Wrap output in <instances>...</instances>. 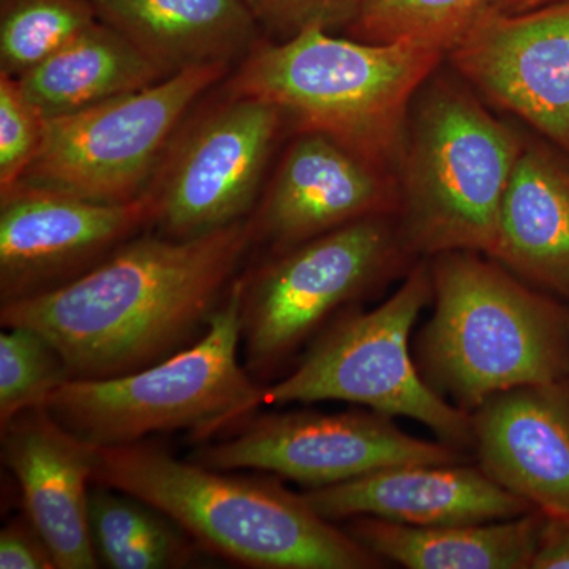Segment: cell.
<instances>
[{
  "instance_id": "10",
  "label": "cell",
  "mask_w": 569,
  "mask_h": 569,
  "mask_svg": "<svg viewBox=\"0 0 569 569\" xmlns=\"http://www.w3.org/2000/svg\"><path fill=\"white\" fill-rule=\"evenodd\" d=\"M213 470H254L307 489L411 463L466 462V451L445 441L411 437L377 411L250 415L233 437L206 443L189 458Z\"/></svg>"
},
{
  "instance_id": "6",
  "label": "cell",
  "mask_w": 569,
  "mask_h": 569,
  "mask_svg": "<svg viewBox=\"0 0 569 569\" xmlns=\"http://www.w3.org/2000/svg\"><path fill=\"white\" fill-rule=\"evenodd\" d=\"M246 277L238 276L193 346L127 376L67 380L43 402L92 447H121L189 430L208 441L258 410L260 385L239 362Z\"/></svg>"
},
{
  "instance_id": "2",
  "label": "cell",
  "mask_w": 569,
  "mask_h": 569,
  "mask_svg": "<svg viewBox=\"0 0 569 569\" xmlns=\"http://www.w3.org/2000/svg\"><path fill=\"white\" fill-rule=\"evenodd\" d=\"M92 485L173 519L208 552L258 569H377L385 561L271 478L176 459L151 441L96 448Z\"/></svg>"
},
{
  "instance_id": "3",
  "label": "cell",
  "mask_w": 569,
  "mask_h": 569,
  "mask_svg": "<svg viewBox=\"0 0 569 569\" xmlns=\"http://www.w3.org/2000/svg\"><path fill=\"white\" fill-rule=\"evenodd\" d=\"M447 61L425 43H369L323 28L258 41L223 92L274 104L299 133L323 134L396 171L408 112L421 86Z\"/></svg>"
},
{
  "instance_id": "15",
  "label": "cell",
  "mask_w": 569,
  "mask_h": 569,
  "mask_svg": "<svg viewBox=\"0 0 569 569\" xmlns=\"http://www.w3.org/2000/svg\"><path fill=\"white\" fill-rule=\"evenodd\" d=\"M471 422L490 479L548 518H569V381L498 392Z\"/></svg>"
},
{
  "instance_id": "18",
  "label": "cell",
  "mask_w": 569,
  "mask_h": 569,
  "mask_svg": "<svg viewBox=\"0 0 569 569\" xmlns=\"http://www.w3.org/2000/svg\"><path fill=\"white\" fill-rule=\"evenodd\" d=\"M97 20L126 37L164 78L242 61L263 31L242 0H92Z\"/></svg>"
},
{
  "instance_id": "25",
  "label": "cell",
  "mask_w": 569,
  "mask_h": 569,
  "mask_svg": "<svg viewBox=\"0 0 569 569\" xmlns=\"http://www.w3.org/2000/svg\"><path fill=\"white\" fill-rule=\"evenodd\" d=\"M67 380L66 361L47 337L28 326H9L0 335V427L43 406Z\"/></svg>"
},
{
  "instance_id": "12",
  "label": "cell",
  "mask_w": 569,
  "mask_h": 569,
  "mask_svg": "<svg viewBox=\"0 0 569 569\" xmlns=\"http://www.w3.org/2000/svg\"><path fill=\"white\" fill-rule=\"evenodd\" d=\"M146 192L102 203L31 181L0 189V306L63 287L153 227Z\"/></svg>"
},
{
  "instance_id": "16",
  "label": "cell",
  "mask_w": 569,
  "mask_h": 569,
  "mask_svg": "<svg viewBox=\"0 0 569 569\" xmlns=\"http://www.w3.org/2000/svg\"><path fill=\"white\" fill-rule=\"evenodd\" d=\"M2 429V460L20 485L24 512L48 542L58 569H93L89 527L96 447L33 407Z\"/></svg>"
},
{
  "instance_id": "30",
  "label": "cell",
  "mask_w": 569,
  "mask_h": 569,
  "mask_svg": "<svg viewBox=\"0 0 569 569\" xmlns=\"http://www.w3.org/2000/svg\"><path fill=\"white\" fill-rule=\"evenodd\" d=\"M560 2H568V0H488V7L500 11V13H523V11L537 10Z\"/></svg>"
},
{
  "instance_id": "19",
  "label": "cell",
  "mask_w": 569,
  "mask_h": 569,
  "mask_svg": "<svg viewBox=\"0 0 569 569\" xmlns=\"http://www.w3.org/2000/svg\"><path fill=\"white\" fill-rule=\"evenodd\" d=\"M493 260L569 301V159L526 141L501 204Z\"/></svg>"
},
{
  "instance_id": "21",
  "label": "cell",
  "mask_w": 569,
  "mask_h": 569,
  "mask_svg": "<svg viewBox=\"0 0 569 569\" xmlns=\"http://www.w3.org/2000/svg\"><path fill=\"white\" fill-rule=\"evenodd\" d=\"M164 80L126 37L97 20L66 47L18 78L44 119L71 114Z\"/></svg>"
},
{
  "instance_id": "20",
  "label": "cell",
  "mask_w": 569,
  "mask_h": 569,
  "mask_svg": "<svg viewBox=\"0 0 569 569\" xmlns=\"http://www.w3.org/2000/svg\"><path fill=\"white\" fill-rule=\"evenodd\" d=\"M545 515L417 527L359 516L343 527L381 560L410 569H531Z\"/></svg>"
},
{
  "instance_id": "9",
  "label": "cell",
  "mask_w": 569,
  "mask_h": 569,
  "mask_svg": "<svg viewBox=\"0 0 569 569\" xmlns=\"http://www.w3.org/2000/svg\"><path fill=\"white\" fill-rule=\"evenodd\" d=\"M233 66L193 67L84 110L47 119L24 181L102 203H129L151 186L176 130Z\"/></svg>"
},
{
  "instance_id": "27",
  "label": "cell",
  "mask_w": 569,
  "mask_h": 569,
  "mask_svg": "<svg viewBox=\"0 0 569 569\" xmlns=\"http://www.w3.org/2000/svg\"><path fill=\"white\" fill-rule=\"evenodd\" d=\"M269 40L282 41L306 29L346 32L359 0H242Z\"/></svg>"
},
{
  "instance_id": "5",
  "label": "cell",
  "mask_w": 569,
  "mask_h": 569,
  "mask_svg": "<svg viewBox=\"0 0 569 569\" xmlns=\"http://www.w3.org/2000/svg\"><path fill=\"white\" fill-rule=\"evenodd\" d=\"M443 67L408 112L396 170L397 222L413 257L462 250L492 257L501 204L527 140Z\"/></svg>"
},
{
  "instance_id": "11",
  "label": "cell",
  "mask_w": 569,
  "mask_h": 569,
  "mask_svg": "<svg viewBox=\"0 0 569 569\" xmlns=\"http://www.w3.org/2000/svg\"><path fill=\"white\" fill-rule=\"evenodd\" d=\"M283 121L274 104L224 93L179 133L148 189L159 234L192 239L247 219Z\"/></svg>"
},
{
  "instance_id": "28",
  "label": "cell",
  "mask_w": 569,
  "mask_h": 569,
  "mask_svg": "<svg viewBox=\"0 0 569 569\" xmlns=\"http://www.w3.org/2000/svg\"><path fill=\"white\" fill-rule=\"evenodd\" d=\"M0 568H58L52 550L29 516H17L0 531Z\"/></svg>"
},
{
  "instance_id": "4",
  "label": "cell",
  "mask_w": 569,
  "mask_h": 569,
  "mask_svg": "<svg viewBox=\"0 0 569 569\" xmlns=\"http://www.w3.org/2000/svg\"><path fill=\"white\" fill-rule=\"evenodd\" d=\"M433 313L417 365L438 395L477 410L498 392L569 381V309L488 254L427 258Z\"/></svg>"
},
{
  "instance_id": "24",
  "label": "cell",
  "mask_w": 569,
  "mask_h": 569,
  "mask_svg": "<svg viewBox=\"0 0 569 569\" xmlns=\"http://www.w3.org/2000/svg\"><path fill=\"white\" fill-rule=\"evenodd\" d=\"M488 0H359L346 33L369 43L411 41L449 51Z\"/></svg>"
},
{
  "instance_id": "7",
  "label": "cell",
  "mask_w": 569,
  "mask_h": 569,
  "mask_svg": "<svg viewBox=\"0 0 569 569\" xmlns=\"http://www.w3.org/2000/svg\"><path fill=\"white\" fill-rule=\"evenodd\" d=\"M429 302L430 266L419 261L376 309L351 310L326 325L287 377L260 389L258 407L342 400L415 419L463 451L473 447L471 413L438 395L411 356V329Z\"/></svg>"
},
{
  "instance_id": "22",
  "label": "cell",
  "mask_w": 569,
  "mask_h": 569,
  "mask_svg": "<svg viewBox=\"0 0 569 569\" xmlns=\"http://www.w3.org/2000/svg\"><path fill=\"white\" fill-rule=\"evenodd\" d=\"M88 508L93 549L108 568H183L204 550L173 519L129 493L92 485Z\"/></svg>"
},
{
  "instance_id": "29",
  "label": "cell",
  "mask_w": 569,
  "mask_h": 569,
  "mask_svg": "<svg viewBox=\"0 0 569 569\" xmlns=\"http://www.w3.org/2000/svg\"><path fill=\"white\" fill-rule=\"evenodd\" d=\"M531 569H569V518L545 516Z\"/></svg>"
},
{
  "instance_id": "8",
  "label": "cell",
  "mask_w": 569,
  "mask_h": 569,
  "mask_svg": "<svg viewBox=\"0 0 569 569\" xmlns=\"http://www.w3.org/2000/svg\"><path fill=\"white\" fill-rule=\"evenodd\" d=\"M411 257L397 216L356 220L271 253L244 276L241 347L250 376L271 377L337 310L387 282Z\"/></svg>"
},
{
  "instance_id": "13",
  "label": "cell",
  "mask_w": 569,
  "mask_h": 569,
  "mask_svg": "<svg viewBox=\"0 0 569 569\" xmlns=\"http://www.w3.org/2000/svg\"><path fill=\"white\" fill-rule=\"evenodd\" d=\"M445 62L569 159V0L523 13L486 7Z\"/></svg>"
},
{
  "instance_id": "23",
  "label": "cell",
  "mask_w": 569,
  "mask_h": 569,
  "mask_svg": "<svg viewBox=\"0 0 569 569\" xmlns=\"http://www.w3.org/2000/svg\"><path fill=\"white\" fill-rule=\"evenodd\" d=\"M96 21L92 0H0V73L24 77Z\"/></svg>"
},
{
  "instance_id": "26",
  "label": "cell",
  "mask_w": 569,
  "mask_h": 569,
  "mask_svg": "<svg viewBox=\"0 0 569 569\" xmlns=\"http://www.w3.org/2000/svg\"><path fill=\"white\" fill-rule=\"evenodd\" d=\"M44 122L18 78L0 73V189L24 178L43 142Z\"/></svg>"
},
{
  "instance_id": "14",
  "label": "cell",
  "mask_w": 569,
  "mask_h": 569,
  "mask_svg": "<svg viewBox=\"0 0 569 569\" xmlns=\"http://www.w3.org/2000/svg\"><path fill=\"white\" fill-rule=\"evenodd\" d=\"M399 203L396 171L323 134L299 133L252 217L254 242L282 252L356 220L397 216Z\"/></svg>"
},
{
  "instance_id": "1",
  "label": "cell",
  "mask_w": 569,
  "mask_h": 569,
  "mask_svg": "<svg viewBox=\"0 0 569 569\" xmlns=\"http://www.w3.org/2000/svg\"><path fill=\"white\" fill-rule=\"evenodd\" d=\"M254 244L252 217L192 239L141 233L48 293L0 306L58 348L70 380L137 372L193 346Z\"/></svg>"
},
{
  "instance_id": "17",
  "label": "cell",
  "mask_w": 569,
  "mask_h": 569,
  "mask_svg": "<svg viewBox=\"0 0 569 569\" xmlns=\"http://www.w3.org/2000/svg\"><path fill=\"white\" fill-rule=\"evenodd\" d=\"M302 497L331 522L369 516L430 527L512 519L537 511L498 486L481 467L466 462L381 468L350 481L306 489Z\"/></svg>"
}]
</instances>
